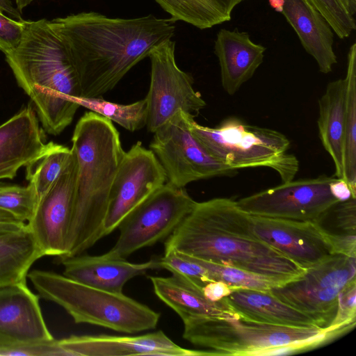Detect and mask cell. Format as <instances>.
<instances>
[{
    "instance_id": "obj_25",
    "label": "cell",
    "mask_w": 356,
    "mask_h": 356,
    "mask_svg": "<svg viewBox=\"0 0 356 356\" xmlns=\"http://www.w3.org/2000/svg\"><path fill=\"white\" fill-rule=\"evenodd\" d=\"M42 257L26 223L0 234V287L26 282L31 266Z\"/></svg>"
},
{
    "instance_id": "obj_31",
    "label": "cell",
    "mask_w": 356,
    "mask_h": 356,
    "mask_svg": "<svg viewBox=\"0 0 356 356\" xmlns=\"http://www.w3.org/2000/svg\"><path fill=\"white\" fill-rule=\"evenodd\" d=\"M38 199V193L31 184L23 186L0 183V209L22 222H28L31 218Z\"/></svg>"
},
{
    "instance_id": "obj_41",
    "label": "cell",
    "mask_w": 356,
    "mask_h": 356,
    "mask_svg": "<svg viewBox=\"0 0 356 356\" xmlns=\"http://www.w3.org/2000/svg\"><path fill=\"white\" fill-rule=\"evenodd\" d=\"M0 10L6 13L13 19L18 21L24 20L22 17V13L18 10L12 0H0Z\"/></svg>"
},
{
    "instance_id": "obj_2",
    "label": "cell",
    "mask_w": 356,
    "mask_h": 356,
    "mask_svg": "<svg viewBox=\"0 0 356 356\" xmlns=\"http://www.w3.org/2000/svg\"><path fill=\"white\" fill-rule=\"evenodd\" d=\"M175 250L204 261L236 267L281 285L305 271L254 232L250 214L229 198L195 203L165 241Z\"/></svg>"
},
{
    "instance_id": "obj_11",
    "label": "cell",
    "mask_w": 356,
    "mask_h": 356,
    "mask_svg": "<svg viewBox=\"0 0 356 356\" xmlns=\"http://www.w3.org/2000/svg\"><path fill=\"white\" fill-rule=\"evenodd\" d=\"M175 42L167 40L149 54L150 85L146 100V127L154 133L179 111L196 116L205 106L201 94L193 88L192 76L175 60Z\"/></svg>"
},
{
    "instance_id": "obj_6",
    "label": "cell",
    "mask_w": 356,
    "mask_h": 356,
    "mask_svg": "<svg viewBox=\"0 0 356 356\" xmlns=\"http://www.w3.org/2000/svg\"><path fill=\"white\" fill-rule=\"evenodd\" d=\"M27 277L40 298L63 307L76 323L136 333L154 329L160 314L125 296L95 288L57 273L34 269Z\"/></svg>"
},
{
    "instance_id": "obj_9",
    "label": "cell",
    "mask_w": 356,
    "mask_h": 356,
    "mask_svg": "<svg viewBox=\"0 0 356 356\" xmlns=\"http://www.w3.org/2000/svg\"><path fill=\"white\" fill-rule=\"evenodd\" d=\"M195 203L184 188L166 182L122 220L116 243L105 254L126 259L141 248L165 241Z\"/></svg>"
},
{
    "instance_id": "obj_3",
    "label": "cell",
    "mask_w": 356,
    "mask_h": 356,
    "mask_svg": "<svg viewBox=\"0 0 356 356\" xmlns=\"http://www.w3.org/2000/svg\"><path fill=\"white\" fill-rule=\"evenodd\" d=\"M72 142L75 197L66 252L58 261L81 254L103 238L111 186L125 152L113 122L92 111L77 122Z\"/></svg>"
},
{
    "instance_id": "obj_16",
    "label": "cell",
    "mask_w": 356,
    "mask_h": 356,
    "mask_svg": "<svg viewBox=\"0 0 356 356\" xmlns=\"http://www.w3.org/2000/svg\"><path fill=\"white\" fill-rule=\"evenodd\" d=\"M26 282L0 287V349L55 339Z\"/></svg>"
},
{
    "instance_id": "obj_44",
    "label": "cell",
    "mask_w": 356,
    "mask_h": 356,
    "mask_svg": "<svg viewBox=\"0 0 356 356\" xmlns=\"http://www.w3.org/2000/svg\"><path fill=\"white\" fill-rule=\"evenodd\" d=\"M34 1L37 0H15V4L18 10L22 13L23 9Z\"/></svg>"
},
{
    "instance_id": "obj_22",
    "label": "cell",
    "mask_w": 356,
    "mask_h": 356,
    "mask_svg": "<svg viewBox=\"0 0 356 356\" xmlns=\"http://www.w3.org/2000/svg\"><path fill=\"white\" fill-rule=\"evenodd\" d=\"M317 120L319 138L330 155L334 177L343 178V150L346 122V83L344 79L330 81L318 100Z\"/></svg>"
},
{
    "instance_id": "obj_18",
    "label": "cell",
    "mask_w": 356,
    "mask_h": 356,
    "mask_svg": "<svg viewBox=\"0 0 356 356\" xmlns=\"http://www.w3.org/2000/svg\"><path fill=\"white\" fill-rule=\"evenodd\" d=\"M32 106H28L0 125V179H13L44 148V134Z\"/></svg>"
},
{
    "instance_id": "obj_17",
    "label": "cell",
    "mask_w": 356,
    "mask_h": 356,
    "mask_svg": "<svg viewBox=\"0 0 356 356\" xmlns=\"http://www.w3.org/2000/svg\"><path fill=\"white\" fill-rule=\"evenodd\" d=\"M58 342L70 356L211 355L179 346L161 330L139 336L71 335Z\"/></svg>"
},
{
    "instance_id": "obj_40",
    "label": "cell",
    "mask_w": 356,
    "mask_h": 356,
    "mask_svg": "<svg viewBox=\"0 0 356 356\" xmlns=\"http://www.w3.org/2000/svg\"><path fill=\"white\" fill-rule=\"evenodd\" d=\"M331 191L339 202L347 200L351 197L356 198L347 183L342 179L335 177L331 184Z\"/></svg>"
},
{
    "instance_id": "obj_36",
    "label": "cell",
    "mask_w": 356,
    "mask_h": 356,
    "mask_svg": "<svg viewBox=\"0 0 356 356\" xmlns=\"http://www.w3.org/2000/svg\"><path fill=\"white\" fill-rule=\"evenodd\" d=\"M0 356H70L58 340L1 348Z\"/></svg>"
},
{
    "instance_id": "obj_35",
    "label": "cell",
    "mask_w": 356,
    "mask_h": 356,
    "mask_svg": "<svg viewBox=\"0 0 356 356\" xmlns=\"http://www.w3.org/2000/svg\"><path fill=\"white\" fill-rule=\"evenodd\" d=\"M26 20L18 21L7 17L0 10V51L5 55L15 50L24 34Z\"/></svg>"
},
{
    "instance_id": "obj_19",
    "label": "cell",
    "mask_w": 356,
    "mask_h": 356,
    "mask_svg": "<svg viewBox=\"0 0 356 356\" xmlns=\"http://www.w3.org/2000/svg\"><path fill=\"white\" fill-rule=\"evenodd\" d=\"M64 266L63 275L76 282L99 289L122 293L125 284L149 270L161 268L159 259L144 263H131L124 258L79 254L59 261Z\"/></svg>"
},
{
    "instance_id": "obj_32",
    "label": "cell",
    "mask_w": 356,
    "mask_h": 356,
    "mask_svg": "<svg viewBox=\"0 0 356 356\" xmlns=\"http://www.w3.org/2000/svg\"><path fill=\"white\" fill-rule=\"evenodd\" d=\"M312 1L338 38L345 39L355 30V13L348 0Z\"/></svg>"
},
{
    "instance_id": "obj_28",
    "label": "cell",
    "mask_w": 356,
    "mask_h": 356,
    "mask_svg": "<svg viewBox=\"0 0 356 356\" xmlns=\"http://www.w3.org/2000/svg\"><path fill=\"white\" fill-rule=\"evenodd\" d=\"M72 156V150L51 141L26 167V179L33 185L38 197L58 178Z\"/></svg>"
},
{
    "instance_id": "obj_15",
    "label": "cell",
    "mask_w": 356,
    "mask_h": 356,
    "mask_svg": "<svg viewBox=\"0 0 356 356\" xmlns=\"http://www.w3.org/2000/svg\"><path fill=\"white\" fill-rule=\"evenodd\" d=\"M252 229L262 241L304 269L335 254V234L319 222L250 215Z\"/></svg>"
},
{
    "instance_id": "obj_4",
    "label": "cell",
    "mask_w": 356,
    "mask_h": 356,
    "mask_svg": "<svg viewBox=\"0 0 356 356\" xmlns=\"http://www.w3.org/2000/svg\"><path fill=\"white\" fill-rule=\"evenodd\" d=\"M6 60L44 132L59 135L72 122L79 107L74 99L81 93L75 68L49 21H26L19 46Z\"/></svg>"
},
{
    "instance_id": "obj_26",
    "label": "cell",
    "mask_w": 356,
    "mask_h": 356,
    "mask_svg": "<svg viewBox=\"0 0 356 356\" xmlns=\"http://www.w3.org/2000/svg\"><path fill=\"white\" fill-rule=\"evenodd\" d=\"M175 22L207 29L231 19L234 8L245 0H154Z\"/></svg>"
},
{
    "instance_id": "obj_42",
    "label": "cell",
    "mask_w": 356,
    "mask_h": 356,
    "mask_svg": "<svg viewBox=\"0 0 356 356\" xmlns=\"http://www.w3.org/2000/svg\"><path fill=\"white\" fill-rule=\"evenodd\" d=\"M26 222H0V234L19 229L24 227Z\"/></svg>"
},
{
    "instance_id": "obj_45",
    "label": "cell",
    "mask_w": 356,
    "mask_h": 356,
    "mask_svg": "<svg viewBox=\"0 0 356 356\" xmlns=\"http://www.w3.org/2000/svg\"><path fill=\"white\" fill-rule=\"evenodd\" d=\"M350 6L354 12L356 11V0H348Z\"/></svg>"
},
{
    "instance_id": "obj_10",
    "label": "cell",
    "mask_w": 356,
    "mask_h": 356,
    "mask_svg": "<svg viewBox=\"0 0 356 356\" xmlns=\"http://www.w3.org/2000/svg\"><path fill=\"white\" fill-rule=\"evenodd\" d=\"M191 118L179 111L153 133L149 147L161 164L167 182L184 188L200 179L234 175L236 170L213 156L192 133Z\"/></svg>"
},
{
    "instance_id": "obj_7",
    "label": "cell",
    "mask_w": 356,
    "mask_h": 356,
    "mask_svg": "<svg viewBox=\"0 0 356 356\" xmlns=\"http://www.w3.org/2000/svg\"><path fill=\"white\" fill-rule=\"evenodd\" d=\"M189 120L192 133L216 158L232 169L266 167L284 182L293 179L299 168L296 156L288 151L290 140L283 134L228 117L214 127Z\"/></svg>"
},
{
    "instance_id": "obj_24",
    "label": "cell",
    "mask_w": 356,
    "mask_h": 356,
    "mask_svg": "<svg viewBox=\"0 0 356 356\" xmlns=\"http://www.w3.org/2000/svg\"><path fill=\"white\" fill-rule=\"evenodd\" d=\"M222 299L236 312L257 321L289 326L318 327L309 316L283 303L268 291L235 289Z\"/></svg>"
},
{
    "instance_id": "obj_20",
    "label": "cell",
    "mask_w": 356,
    "mask_h": 356,
    "mask_svg": "<svg viewBox=\"0 0 356 356\" xmlns=\"http://www.w3.org/2000/svg\"><path fill=\"white\" fill-rule=\"evenodd\" d=\"M296 33L304 49L316 60L319 71L332 72L337 63L334 32L312 0H284L280 12Z\"/></svg>"
},
{
    "instance_id": "obj_13",
    "label": "cell",
    "mask_w": 356,
    "mask_h": 356,
    "mask_svg": "<svg viewBox=\"0 0 356 356\" xmlns=\"http://www.w3.org/2000/svg\"><path fill=\"white\" fill-rule=\"evenodd\" d=\"M166 182L165 172L154 153L140 141L132 145L124 152L113 181L103 237Z\"/></svg>"
},
{
    "instance_id": "obj_33",
    "label": "cell",
    "mask_w": 356,
    "mask_h": 356,
    "mask_svg": "<svg viewBox=\"0 0 356 356\" xmlns=\"http://www.w3.org/2000/svg\"><path fill=\"white\" fill-rule=\"evenodd\" d=\"M159 262L161 268L200 287L203 288L207 283L212 282L206 268L188 256L177 251L165 252L163 257L159 258Z\"/></svg>"
},
{
    "instance_id": "obj_5",
    "label": "cell",
    "mask_w": 356,
    "mask_h": 356,
    "mask_svg": "<svg viewBox=\"0 0 356 356\" xmlns=\"http://www.w3.org/2000/svg\"><path fill=\"white\" fill-rule=\"evenodd\" d=\"M183 337L211 355H277L309 350L345 334L340 329L298 327L257 321L235 311L188 318Z\"/></svg>"
},
{
    "instance_id": "obj_14",
    "label": "cell",
    "mask_w": 356,
    "mask_h": 356,
    "mask_svg": "<svg viewBox=\"0 0 356 356\" xmlns=\"http://www.w3.org/2000/svg\"><path fill=\"white\" fill-rule=\"evenodd\" d=\"M76 172L77 163L72 151L69 163L39 197L35 211L26 222L44 256L59 259L66 252L74 210Z\"/></svg>"
},
{
    "instance_id": "obj_12",
    "label": "cell",
    "mask_w": 356,
    "mask_h": 356,
    "mask_svg": "<svg viewBox=\"0 0 356 356\" xmlns=\"http://www.w3.org/2000/svg\"><path fill=\"white\" fill-rule=\"evenodd\" d=\"M334 179L323 175L293 179L236 202L250 215L321 223L339 202L331 191Z\"/></svg>"
},
{
    "instance_id": "obj_37",
    "label": "cell",
    "mask_w": 356,
    "mask_h": 356,
    "mask_svg": "<svg viewBox=\"0 0 356 356\" xmlns=\"http://www.w3.org/2000/svg\"><path fill=\"white\" fill-rule=\"evenodd\" d=\"M337 225L346 234H355L356 198L351 197L339 202L332 207Z\"/></svg>"
},
{
    "instance_id": "obj_1",
    "label": "cell",
    "mask_w": 356,
    "mask_h": 356,
    "mask_svg": "<svg viewBox=\"0 0 356 356\" xmlns=\"http://www.w3.org/2000/svg\"><path fill=\"white\" fill-rule=\"evenodd\" d=\"M76 72L82 97L111 90L138 63L175 34L171 18H111L81 12L49 21Z\"/></svg>"
},
{
    "instance_id": "obj_39",
    "label": "cell",
    "mask_w": 356,
    "mask_h": 356,
    "mask_svg": "<svg viewBox=\"0 0 356 356\" xmlns=\"http://www.w3.org/2000/svg\"><path fill=\"white\" fill-rule=\"evenodd\" d=\"M335 251L336 254L355 257V234H335Z\"/></svg>"
},
{
    "instance_id": "obj_21",
    "label": "cell",
    "mask_w": 356,
    "mask_h": 356,
    "mask_svg": "<svg viewBox=\"0 0 356 356\" xmlns=\"http://www.w3.org/2000/svg\"><path fill=\"white\" fill-rule=\"evenodd\" d=\"M266 48L254 43L250 35L237 29H220L216 35L214 53L220 68L221 83L232 95L252 77L262 63Z\"/></svg>"
},
{
    "instance_id": "obj_38",
    "label": "cell",
    "mask_w": 356,
    "mask_h": 356,
    "mask_svg": "<svg viewBox=\"0 0 356 356\" xmlns=\"http://www.w3.org/2000/svg\"><path fill=\"white\" fill-rule=\"evenodd\" d=\"M234 289H235L222 282L212 281L203 286L202 291L207 299L211 301H218L229 295Z\"/></svg>"
},
{
    "instance_id": "obj_8",
    "label": "cell",
    "mask_w": 356,
    "mask_h": 356,
    "mask_svg": "<svg viewBox=\"0 0 356 356\" xmlns=\"http://www.w3.org/2000/svg\"><path fill=\"white\" fill-rule=\"evenodd\" d=\"M355 257L335 254L298 277L272 286L268 292L283 303L312 318L322 329H349L334 326L340 292L355 281Z\"/></svg>"
},
{
    "instance_id": "obj_34",
    "label": "cell",
    "mask_w": 356,
    "mask_h": 356,
    "mask_svg": "<svg viewBox=\"0 0 356 356\" xmlns=\"http://www.w3.org/2000/svg\"><path fill=\"white\" fill-rule=\"evenodd\" d=\"M356 282L353 281L339 294L338 312L334 326L352 329L355 325Z\"/></svg>"
},
{
    "instance_id": "obj_43",
    "label": "cell",
    "mask_w": 356,
    "mask_h": 356,
    "mask_svg": "<svg viewBox=\"0 0 356 356\" xmlns=\"http://www.w3.org/2000/svg\"><path fill=\"white\" fill-rule=\"evenodd\" d=\"M22 222L7 211L0 209V222Z\"/></svg>"
},
{
    "instance_id": "obj_30",
    "label": "cell",
    "mask_w": 356,
    "mask_h": 356,
    "mask_svg": "<svg viewBox=\"0 0 356 356\" xmlns=\"http://www.w3.org/2000/svg\"><path fill=\"white\" fill-rule=\"evenodd\" d=\"M188 257L207 270L211 281L222 282L233 289H247L268 292L272 286H276L272 280L264 276L236 267Z\"/></svg>"
},
{
    "instance_id": "obj_27",
    "label": "cell",
    "mask_w": 356,
    "mask_h": 356,
    "mask_svg": "<svg viewBox=\"0 0 356 356\" xmlns=\"http://www.w3.org/2000/svg\"><path fill=\"white\" fill-rule=\"evenodd\" d=\"M343 178L356 197V43L347 56Z\"/></svg>"
},
{
    "instance_id": "obj_29",
    "label": "cell",
    "mask_w": 356,
    "mask_h": 356,
    "mask_svg": "<svg viewBox=\"0 0 356 356\" xmlns=\"http://www.w3.org/2000/svg\"><path fill=\"white\" fill-rule=\"evenodd\" d=\"M74 103L90 111L115 122L129 131L140 129L146 125L145 99L130 104H120L100 97H75Z\"/></svg>"
},
{
    "instance_id": "obj_23",
    "label": "cell",
    "mask_w": 356,
    "mask_h": 356,
    "mask_svg": "<svg viewBox=\"0 0 356 356\" xmlns=\"http://www.w3.org/2000/svg\"><path fill=\"white\" fill-rule=\"evenodd\" d=\"M149 280L156 296L174 310L182 321L234 312L223 299L211 301L204 296L202 287L174 275L165 277L150 276Z\"/></svg>"
}]
</instances>
